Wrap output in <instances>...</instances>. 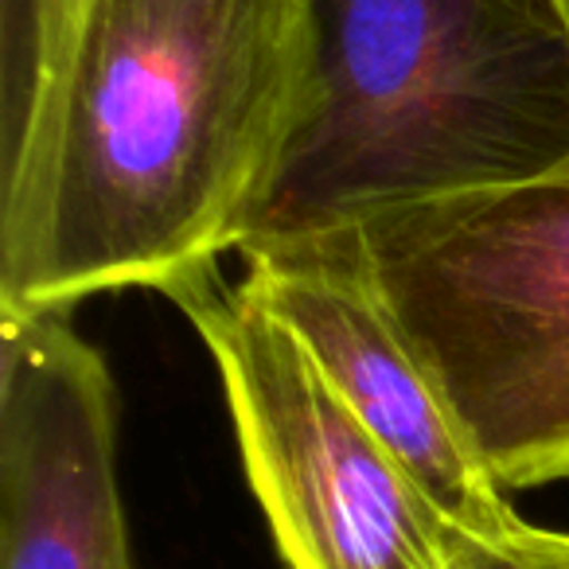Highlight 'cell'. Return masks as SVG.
I'll return each instance as SVG.
<instances>
[{
	"mask_svg": "<svg viewBox=\"0 0 569 569\" xmlns=\"http://www.w3.org/2000/svg\"><path fill=\"white\" fill-rule=\"evenodd\" d=\"M309 106L238 253L569 164L558 0H312Z\"/></svg>",
	"mask_w": 569,
	"mask_h": 569,
	"instance_id": "2",
	"label": "cell"
},
{
	"mask_svg": "<svg viewBox=\"0 0 569 569\" xmlns=\"http://www.w3.org/2000/svg\"><path fill=\"white\" fill-rule=\"evenodd\" d=\"M449 569H569V535L522 522L499 538H468Z\"/></svg>",
	"mask_w": 569,
	"mask_h": 569,
	"instance_id": "8",
	"label": "cell"
},
{
	"mask_svg": "<svg viewBox=\"0 0 569 569\" xmlns=\"http://www.w3.org/2000/svg\"><path fill=\"white\" fill-rule=\"evenodd\" d=\"M59 0H0V121L20 110L32 87L40 43Z\"/></svg>",
	"mask_w": 569,
	"mask_h": 569,
	"instance_id": "7",
	"label": "cell"
},
{
	"mask_svg": "<svg viewBox=\"0 0 569 569\" xmlns=\"http://www.w3.org/2000/svg\"><path fill=\"white\" fill-rule=\"evenodd\" d=\"M320 238L367 273L507 496L569 483V164Z\"/></svg>",
	"mask_w": 569,
	"mask_h": 569,
	"instance_id": "3",
	"label": "cell"
},
{
	"mask_svg": "<svg viewBox=\"0 0 569 569\" xmlns=\"http://www.w3.org/2000/svg\"><path fill=\"white\" fill-rule=\"evenodd\" d=\"M203 340L242 472L289 569H449L472 535L413 483L297 336L203 273L168 297Z\"/></svg>",
	"mask_w": 569,
	"mask_h": 569,
	"instance_id": "4",
	"label": "cell"
},
{
	"mask_svg": "<svg viewBox=\"0 0 569 569\" xmlns=\"http://www.w3.org/2000/svg\"><path fill=\"white\" fill-rule=\"evenodd\" d=\"M118 421L71 312H0V569H133Z\"/></svg>",
	"mask_w": 569,
	"mask_h": 569,
	"instance_id": "5",
	"label": "cell"
},
{
	"mask_svg": "<svg viewBox=\"0 0 569 569\" xmlns=\"http://www.w3.org/2000/svg\"><path fill=\"white\" fill-rule=\"evenodd\" d=\"M242 289L297 336L325 379L421 491L472 538L522 527L437 382L418 363L367 273L325 238L253 246Z\"/></svg>",
	"mask_w": 569,
	"mask_h": 569,
	"instance_id": "6",
	"label": "cell"
},
{
	"mask_svg": "<svg viewBox=\"0 0 569 569\" xmlns=\"http://www.w3.org/2000/svg\"><path fill=\"white\" fill-rule=\"evenodd\" d=\"M312 59V0H59L0 121V312L214 273L266 207Z\"/></svg>",
	"mask_w": 569,
	"mask_h": 569,
	"instance_id": "1",
	"label": "cell"
},
{
	"mask_svg": "<svg viewBox=\"0 0 569 569\" xmlns=\"http://www.w3.org/2000/svg\"><path fill=\"white\" fill-rule=\"evenodd\" d=\"M558 9H561V17H566V24H569V0H558Z\"/></svg>",
	"mask_w": 569,
	"mask_h": 569,
	"instance_id": "9",
	"label": "cell"
}]
</instances>
